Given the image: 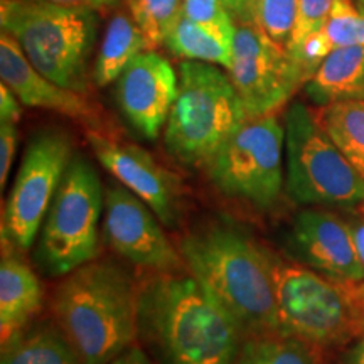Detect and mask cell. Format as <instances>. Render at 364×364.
I'll return each instance as SVG.
<instances>
[{"mask_svg": "<svg viewBox=\"0 0 364 364\" xmlns=\"http://www.w3.org/2000/svg\"><path fill=\"white\" fill-rule=\"evenodd\" d=\"M179 253L243 331L279 334L273 255L230 223H213L179 241Z\"/></svg>", "mask_w": 364, "mask_h": 364, "instance_id": "obj_1", "label": "cell"}, {"mask_svg": "<svg viewBox=\"0 0 364 364\" xmlns=\"http://www.w3.org/2000/svg\"><path fill=\"white\" fill-rule=\"evenodd\" d=\"M53 314L81 364H108L135 346L140 289L124 267L95 258L58 287Z\"/></svg>", "mask_w": 364, "mask_h": 364, "instance_id": "obj_2", "label": "cell"}, {"mask_svg": "<svg viewBox=\"0 0 364 364\" xmlns=\"http://www.w3.org/2000/svg\"><path fill=\"white\" fill-rule=\"evenodd\" d=\"M169 273L140 289V327L164 361L236 364L243 327L196 277Z\"/></svg>", "mask_w": 364, "mask_h": 364, "instance_id": "obj_3", "label": "cell"}, {"mask_svg": "<svg viewBox=\"0 0 364 364\" xmlns=\"http://www.w3.org/2000/svg\"><path fill=\"white\" fill-rule=\"evenodd\" d=\"M0 26L44 76L68 90L88 91V63L100 27L97 11L43 0H2Z\"/></svg>", "mask_w": 364, "mask_h": 364, "instance_id": "obj_4", "label": "cell"}, {"mask_svg": "<svg viewBox=\"0 0 364 364\" xmlns=\"http://www.w3.org/2000/svg\"><path fill=\"white\" fill-rule=\"evenodd\" d=\"M279 334L314 348H336L364 338L361 285L346 284L312 268L273 257Z\"/></svg>", "mask_w": 364, "mask_h": 364, "instance_id": "obj_5", "label": "cell"}, {"mask_svg": "<svg viewBox=\"0 0 364 364\" xmlns=\"http://www.w3.org/2000/svg\"><path fill=\"white\" fill-rule=\"evenodd\" d=\"M248 120L245 105L221 66L179 65V93L164 130V145L176 161L206 167L223 144Z\"/></svg>", "mask_w": 364, "mask_h": 364, "instance_id": "obj_6", "label": "cell"}, {"mask_svg": "<svg viewBox=\"0 0 364 364\" xmlns=\"http://www.w3.org/2000/svg\"><path fill=\"white\" fill-rule=\"evenodd\" d=\"M285 191L304 206L364 204V179L332 142L317 115L295 102L285 112Z\"/></svg>", "mask_w": 364, "mask_h": 364, "instance_id": "obj_7", "label": "cell"}, {"mask_svg": "<svg viewBox=\"0 0 364 364\" xmlns=\"http://www.w3.org/2000/svg\"><path fill=\"white\" fill-rule=\"evenodd\" d=\"M105 211L102 182L95 167L73 156L41 228L36 250L49 275H70L98 257L100 220Z\"/></svg>", "mask_w": 364, "mask_h": 364, "instance_id": "obj_8", "label": "cell"}, {"mask_svg": "<svg viewBox=\"0 0 364 364\" xmlns=\"http://www.w3.org/2000/svg\"><path fill=\"white\" fill-rule=\"evenodd\" d=\"M284 149L285 124L275 113L248 118L204 169L221 194L268 211L284 188Z\"/></svg>", "mask_w": 364, "mask_h": 364, "instance_id": "obj_9", "label": "cell"}, {"mask_svg": "<svg viewBox=\"0 0 364 364\" xmlns=\"http://www.w3.org/2000/svg\"><path fill=\"white\" fill-rule=\"evenodd\" d=\"M73 156L65 132L44 130L31 139L4 208L2 238L11 247H33Z\"/></svg>", "mask_w": 364, "mask_h": 364, "instance_id": "obj_10", "label": "cell"}, {"mask_svg": "<svg viewBox=\"0 0 364 364\" xmlns=\"http://www.w3.org/2000/svg\"><path fill=\"white\" fill-rule=\"evenodd\" d=\"M248 118L272 115L311 80L287 46L257 22L236 26L233 65L228 70Z\"/></svg>", "mask_w": 364, "mask_h": 364, "instance_id": "obj_11", "label": "cell"}, {"mask_svg": "<svg viewBox=\"0 0 364 364\" xmlns=\"http://www.w3.org/2000/svg\"><path fill=\"white\" fill-rule=\"evenodd\" d=\"M103 236L113 252L140 268L167 273L184 263L156 213L120 182L105 193Z\"/></svg>", "mask_w": 364, "mask_h": 364, "instance_id": "obj_12", "label": "cell"}, {"mask_svg": "<svg viewBox=\"0 0 364 364\" xmlns=\"http://www.w3.org/2000/svg\"><path fill=\"white\" fill-rule=\"evenodd\" d=\"M95 157L115 179L140 198L164 225H174L182 201L181 177L162 167L147 150L118 142L105 132L88 130Z\"/></svg>", "mask_w": 364, "mask_h": 364, "instance_id": "obj_13", "label": "cell"}, {"mask_svg": "<svg viewBox=\"0 0 364 364\" xmlns=\"http://www.w3.org/2000/svg\"><path fill=\"white\" fill-rule=\"evenodd\" d=\"M115 83L122 115L140 135L156 140L179 93V76L169 59L154 49L139 54Z\"/></svg>", "mask_w": 364, "mask_h": 364, "instance_id": "obj_14", "label": "cell"}, {"mask_svg": "<svg viewBox=\"0 0 364 364\" xmlns=\"http://www.w3.org/2000/svg\"><path fill=\"white\" fill-rule=\"evenodd\" d=\"M290 250L304 265L329 279L346 284L364 282V268L354 250L348 223L336 213L302 209L290 231Z\"/></svg>", "mask_w": 364, "mask_h": 364, "instance_id": "obj_15", "label": "cell"}, {"mask_svg": "<svg viewBox=\"0 0 364 364\" xmlns=\"http://www.w3.org/2000/svg\"><path fill=\"white\" fill-rule=\"evenodd\" d=\"M0 78L17 95L24 107L56 112L90 127V130L103 132L102 117L97 107L86 100L85 93L54 83L36 70L16 39L7 33L0 34Z\"/></svg>", "mask_w": 364, "mask_h": 364, "instance_id": "obj_16", "label": "cell"}, {"mask_svg": "<svg viewBox=\"0 0 364 364\" xmlns=\"http://www.w3.org/2000/svg\"><path fill=\"white\" fill-rule=\"evenodd\" d=\"M43 285L33 268L14 253L0 263V336L2 344L33 321L43 306Z\"/></svg>", "mask_w": 364, "mask_h": 364, "instance_id": "obj_17", "label": "cell"}, {"mask_svg": "<svg viewBox=\"0 0 364 364\" xmlns=\"http://www.w3.org/2000/svg\"><path fill=\"white\" fill-rule=\"evenodd\" d=\"M359 44H364V11L356 0H336L322 29L289 51L312 78L332 51Z\"/></svg>", "mask_w": 364, "mask_h": 364, "instance_id": "obj_18", "label": "cell"}, {"mask_svg": "<svg viewBox=\"0 0 364 364\" xmlns=\"http://www.w3.org/2000/svg\"><path fill=\"white\" fill-rule=\"evenodd\" d=\"M306 91L321 107L343 100H364V44L332 51L307 81Z\"/></svg>", "mask_w": 364, "mask_h": 364, "instance_id": "obj_19", "label": "cell"}, {"mask_svg": "<svg viewBox=\"0 0 364 364\" xmlns=\"http://www.w3.org/2000/svg\"><path fill=\"white\" fill-rule=\"evenodd\" d=\"M154 49L144 31L129 12H118L108 22L93 66L95 85L103 88L120 78L127 66L145 51Z\"/></svg>", "mask_w": 364, "mask_h": 364, "instance_id": "obj_20", "label": "cell"}, {"mask_svg": "<svg viewBox=\"0 0 364 364\" xmlns=\"http://www.w3.org/2000/svg\"><path fill=\"white\" fill-rule=\"evenodd\" d=\"M235 36L191 21L184 14L179 17L164 46L184 61H199L230 70L233 65Z\"/></svg>", "mask_w": 364, "mask_h": 364, "instance_id": "obj_21", "label": "cell"}, {"mask_svg": "<svg viewBox=\"0 0 364 364\" xmlns=\"http://www.w3.org/2000/svg\"><path fill=\"white\" fill-rule=\"evenodd\" d=\"M0 364H81L61 329L29 324L2 344Z\"/></svg>", "mask_w": 364, "mask_h": 364, "instance_id": "obj_22", "label": "cell"}, {"mask_svg": "<svg viewBox=\"0 0 364 364\" xmlns=\"http://www.w3.org/2000/svg\"><path fill=\"white\" fill-rule=\"evenodd\" d=\"M318 124L364 179V100H343L321 108Z\"/></svg>", "mask_w": 364, "mask_h": 364, "instance_id": "obj_23", "label": "cell"}, {"mask_svg": "<svg viewBox=\"0 0 364 364\" xmlns=\"http://www.w3.org/2000/svg\"><path fill=\"white\" fill-rule=\"evenodd\" d=\"M236 364H318L314 346L282 334H258L241 346Z\"/></svg>", "mask_w": 364, "mask_h": 364, "instance_id": "obj_24", "label": "cell"}, {"mask_svg": "<svg viewBox=\"0 0 364 364\" xmlns=\"http://www.w3.org/2000/svg\"><path fill=\"white\" fill-rule=\"evenodd\" d=\"M129 11L154 48L164 46L182 16V0H129Z\"/></svg>", "mask_w": 364, "mask_h": 364, "instance_id": "obj_25", "label": "cell"}, {"mask_svg": "<svg viewBox=\"0 0 364 364\" xmlns=\"http://www.w3.org/2000/svg\"><path fill=\"white\" fill-rule=\"evenodd\" d=\"M299 0H255V22L275 43L289 44L297 21Z\"/></svg>", "mask_w": 364, "mask_h": 364, "instance_id": "obj_26", "label": "cell"}, {"mask_svg": "<svg viewBox=\"0 0 364 364\" xmlns=\"http://www.w3.org/2000/svg\"><path fill=\"white\" fill-rule=\"evenodd\" d=\"M336 0H299L297 21L287 49L299 48L304 41L318 33L326 24Z\"/></svg>", "mask_w": 364, "mask_h": 364, "instance_id": "obj_27", "label": "cell"}, {"mask_svg": "<svg viewBox=\"0 0 364 364\" xmlns=\"http://www.w3.org/2000/svg\"><path fill=\"white\" fill-rule=\"evenodd\" d=\"M182 14L191 21L225 34H236V22L228 14L223 0H182Z\"/></svg>", "mask_w": 364, "mask_h": 364, "instance_id": "obj_28", "label": "cell"}, {"mask_svg": "<svg viewBox=\"0 0 364 364\" xmlns=\"http://www.w3.org/2000/svg\"><path fill=\"white\" fill-rule=\"evenodd\" d=\"M19 144V130L17 124L0 122V188L6 189L9 172H11L14 157Z\"/></svg>", "mask_w": 364, "mask_h": 364, "instance_id": "obj_29", "label": "cell"}, {"mask_svg": "<svg viewBox=\"0 0 364 364\" xmlns=\"http://www.w3.org/2000/svg\"><path fill=\"white\" fill-rule=\"evenodd\" d=\"M22 118V102L7 85H0V122L19 124Z\"/></svg>", "mask_w": 364, "mask_h": 364, "instance_id": "obj_30", "label": "cell"}, {"mask_svg": "<svg viewBox=\"0 0 364 364\" xmlns=\"http://www.w3.org/2000/svg\"><path fill=\"white\" fill-rule=\"evenodd\" d=\"M346 223L349 226V233H351L353 243H354V250H356V255L361 262V265L364 268V204L359 206L356 211V208L348 209V215L344 216Z\"/></svg>", "mask_w": 364, "mask_h": 364, "instance_id": "obj_31", "label": "cell"}, {"mask_svg": "<svg viewBox=\"0 0 364 364\" xmlns=\"http://www.w3.org/2000/svg\"><path fill=\"white\" fill-rule=\"evenodd\" d=\"M236 26L255 22V0H223Z\"/></svg>", "mask_w": 364, "mask_h": 364, "instance_id": "obj_32", "label": "cell"}, {"mask_svg": "<svg viewBox=\"0 0 364 364\" xmlns=\"http://www.w3.org/2000/svg\"><path fill=\"white\" fill-rule=\"evenodd\" d=\"M43 2H53V4H59V6H71V7H88V9H93V11H100V9L117 6L120 0H43Z\"/></svg>", "mask_w": 364, "mask_h": 364, "instance_id": "obj_33", "label": "cell"}, {"mask_svg": "<svg viewBox=\"0 0 364 364\" xmlns=\"http://www.w3.org/2000/svg\"><path fill=\"white\" fill-rule=\"evenodd\" d=\"M108 364H152V361H150L142 349L136 348V346H132L130 349H127L125 353H122L120 356H117Z\"/></svg>", "mask_w": 364, "mask_h": 364, "instance_id": "obj_34", "label": "cell"}, {"mask_svg": "<svg viewBox=\"0 0 364 364\" xmlns=\"http://www.w3.org/2000/svg\"><path fill=\"white\" fill-rule=\"evenodd\" d=\"M354 364H364V338L358 344L356 351H354Z\"/></svg>", "mask_w": 364, "mask_h": 364, "instance_id": "obj_35", "label": "cell"}, {"mask_svg": "<svg viewBox=\"0 0 364 364\" xmlns=\"http://www.w3.org/2000/svg\"><path fill=\"white\" fill-rule=\"evenodd\" d=\"M356 2H358V6H359V7H361V9H363V11H364V0H356Z\"/></svg>", "mask_w": 364, "mask_h": 364, "instance_id": "obj_36", "label": "cell"}, {"mask_svg": "<svg viewBox=\"0 0 364 364\" xmlns=\"http://www.w3.org/2000/svg\"><path fill=\"white\" fill-rule=\"evenodd\" d=\"M361 292H363V295H364V285H361Z\"/></svg>", "mask_w": 364, "mask_h": 364, "instance_id": "obj_37", "label": "cell"}]
</instances>
